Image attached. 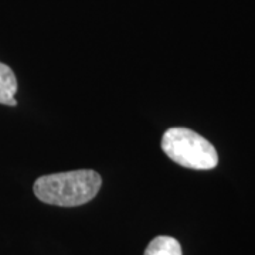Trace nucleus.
<instances>
[{
	"label": "nucleus",
	"instance_id": "nucleus-1",
	"mask_svg": "<svg viewBox=\"0 0 255 255\" xmlns=\"http://www.w3.org/2000/svg\"><path fill=\"white\" fill-rule=\"evenodd\" d=\"M102 179L94 170H73L46 174L34 183V194L40 201L60 206L77 207L91 201L101 189Z\"/></svg>",
	"mask_w": 255,
	"mask_h": 255
},
{
	"label": "nucleus",
	"instance_id": "nucleus-2",
	"mask_svg": "<svg viewBox=\"0 0 255 255\" xmlns=\"http://www.w3.org/2000/svg\"><path fill=\"white\" fill-rule=\"evenodd\" d=\"M162 149L174 163L194 170H210L219 164L216 147L187 128H170L162 137Z\"/></svg>",
	"mask_w": 255,
	"mask_h": 255
},
{
	"label": "nucleus",
	"instance_id": "nucleus-3",
	"mask_svg": "<svg viewBox=\"0 0 255 255\" xmlns=\"http://www.w3.org/2000/svg\"><path fill=\"white\" fill-rule=\"evenodd\" d=\"M17 78L9 65L0 63V104L16 107L17 101L14 98L17 92Z\"/></svg>",
	"mask_w": 255,
	"mask_h": 255
},
{
	"label": "nucleus",
	"instance_id": "nucleus-4",
	"mask_svg": "<svg viewBox=\"0 0 255 255\" xmlns=\"http://www.w3.org/2000/svg\"><path fill=\"white\" fill-rule=\"evenodd\" d=\"M143 255H183L182 246L170 236H157L146 247Z\"/></svg>",
	"mask_w": 255,
	"mask_h": 255
}]
</instances>
